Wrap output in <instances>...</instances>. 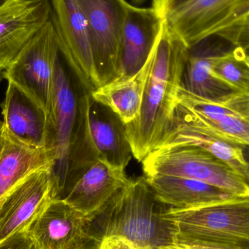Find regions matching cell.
<instances>
[{"instance_id": "cell-7", "label": "cell", "mask_w": 249, "mask_h": 249, "mask_svg": "<svg viewBox=\"0 0 249 249\" xmlns=\"http://www.w3.org/2000/svg\"><path fill=\"white\" fill-rule=\"evenodd\" d=\"M59 54L56 32L51 17L4 70V79L30 95L48 116Z\"/></svg>"}, {"instance_id": "cell-8", "label": "cell", "mask_w": 249, "mask_h": 249, "mask_svg": "<svg viewBox=\"0 0 249 249\" xmlns=\"http://www.w3.org/2000/svg\"><path fill=\"white\" fill-rule=\"evenodd\" d=\"M86 18L100 86L118 78L126 0H77Z\"/></svg>"}, {"instance_id": "cell-6", "label": "cell", "mask_w": 249, "mask_h": 249, "mask_svg": "<svg viewBox=\"0 0 249 249\" xmlns=\"http://www.w3.org/2000/svg\"><path fill=\"white\" fill-rule=\"evenodd\" d=\"M79 96L71 74L67 71L59 54L55 64L46 146L53 161L52 200L61 198L68 177L70 154L78 124Z\"/></svg>"}, {"instance_id": "cell-14", "label": "cell", "mask_w": 249, "mask_h": 249, "mask_svg": "<svg viewBox=\"0 0 249 249\" xmlns=\"http://www.w3.org/2000/svg\"><path fill=\"white\" fill-rule=\"evenodd\" d=\"M51 170L35 171L3 198L0 207V243L28 229L51 200Z\"/></svg>"}, {"instance_id": "cell-33", "label": "cell", "mask_w": 249, "mask_h": 249, "mask_svg": "<svg viewBox=\"0 0 249 249\" xmlns=\"http://www.w3.org/2000/svg\"><path fill=\"white\" fill-rule=\"evenodd\" d=\"M3 198H4V197H3ZM3 198L1 199V200H0V207H1V203H2Z\"/></svg>"}, {"instance_id": "cell-5", "label": "cell", "mask_w": 249, "mask_h": 249, "mask_svg": "<svg viewBox=\"0 0 249 249\" xmlns=\"http://www.w3.org/2000/svg\"><path fill=\"white\" fill-rule=\"evenodd\" d=\"M168 29L191 49L249 13V0H152Z\"/></svg>"}, {"instance_id": "cell-23", "label": "cell", "mask_w": 249, "mask_h": 249, "mask_svg": "<svg viewBox=\"0 0 249 249\" xmlns=\"http://www.w3.org/2000/svg\"><path fill=\"white\" fill-rule=\"evenodd\" d=\"M246 51L238 47L226 51L213 64L212 73L235 91L249 95V63Z\"/></svg>"}, {"instance_id": "cell-2", "label": "cell", "mask_w": 249, "mask_h": 249, "mask_svg": "<svg viewBox=\"0 0 249 249\" xmlns=\"http://www.w3.org/2000/svg\"><path fill=\"white\" fill-rule=\"evenodd\" d=\"M170 206L157 200L144 177L130 182L91 216L85 235L124 237L139 247L160 248L175 242V226L165 216Z\"/></svg>"}, {"instance_id": "cell-20", "label": "cell", "mask_w": 249, "mask_h": 249, "mask_svg": "<svg viewBox=\"0 0 249 249\" xmlns=\"http://www.w3.org/2000/svg\"><path fill=\"white\" fill-rule=\"evenodd\" d=\"M151 64V55L146 64L134 75L118 77L93 90L95 102L110 109L125 125L139 118L143 91Z\"/></svg>"}, {"instance_id": "cell-31", "label": "cell", "mask_w": 249, "mask_h": 249, "mask_svg": "<svg viewBox=\"0 0 249 249\" xmlns=\"http://www.w3.org/2000/svg\"><path fill=\"white\" fill-rule=\"evenodd\" d=\"M4 79V70H0V82Z\"/></svg>"}, {"instance_id": "cell-34", "label": "cell", "mask_w": 249, "mask_h": 249, "mask_svg": "<svg viewBox=\"0 0 249 249\" xmlns=\"http://www.w3.org/2000/svg\"><path fill=\"white\" fill-rule=\"evenodd\" d=\"M247 58H248V61L249 63V55H247Z\"/></svg>"}, {"instance_id": "cell-12", "label": "cell", "mask_w": 249, "mask_h": 249, "mask_svg": "<svg viewBox=\"0 0 249 249\" xmlns=\"http://www.w3.org/2000/svg\"><path fill=\"white\" fill-rule=\"evenodd\" d=\"M178 104L197 115L221 137L249 146V95L236 92L224 100L211 101L181 86Z\"/></svg>"}, {"instance_id": "cell-13", "label": "cell", "mask_w": 249, "mask_h": 249, "mask_svg": "<svg viewBox=\"0 0 249 249\" xmlns=\"http://www.w3.org/2000/svg\"><path fill=\"white\" fill-rule=\"evenodd\" d=\"M51 13L50 0H12L0 9V70L11 64Z\"/></svg>"}, {"instance_id": "cell-16", "label": "cell", "mask_w": 249, "mask_h": 249, "mask_svg": "<svg viewBox=\"0 0 249 249\" xmlns=\"http://www.w3.org/2000/svg\"><path fill=\"white\" fill-rule=\"evenodd\" d=\"M163 23L153 7L128 4L120 48L119 77L134 75L146 64Z\"/></svg>"}, {"instance_id": "cell-3", "label": "cell", "mask_w": 249, "mask_h": 249, "mask_svg": "<svg viewBox=\"0 0 249 249\" xmlns=\"http://www.w3.org/2000/svg\"><path fill=\"white\" fill-rule=\"evenodd\" d=\"M176 244L249 249V197H235L196 209L170 208Z\"/></svg>"}, {"instance_id": "cell-11", "label": "cell", "mask_w": 249, "mask_h": 249, "mask_svg": "<svg viewBox=\"0 0 249 249\" xmlns=\"http://www.w3.org/2000/svg\"><path fill=\"white\" fill-rule=\"evenodd\" d=\"M130 181L124 168L100 158L82 168L69 180L60 200L89 217Z\"/></svg>"}, {"instance_id": "cell-26", "label": "cell", "mask_w": 249, "mask_h": 249, "mask_svg": "<svg viewBox=\"0 0 249 249\" xmlns=\"http://www.w3.org/2000/svg\"><path fill=\"white\" fill-rule=\"evenodd\" d=\"M0 249H38L27 229L10 235L0 243Z\"/></svg>"}, {"instance_id": "cell-24", "label": "cell", "mask_w": 249, "mask_h": 249, "mask_svg": "<svg viewBox=\"0 0 249 249\" xmlns=\"http://www.w3.org/2000/svg\"><path fill=\"white\" fill-rule=\"evenodd\" d=\"M158 247H142L127 238L118 235L93 238L83 235L74 249H159Z\"/></svg>"}, {"instance_id": "cell-18", "label": "cell", "mask_w": 249, "mask_h": 249, "mask_svg": "<svg viewBox=\"0 0 249 249\" xmlns=\"http://www.w3.org/2000/svg\"><path fill=\"white\" fill-rule=\"evenodd\" d=\"M88 127L90 142L99 158L125 169L133 157L125 124L110 109L95 102L91 96L88 109Z\"/></svg>"}, {"instance_id": "cell-19", "label": "cell", "mask_w": 249, "mask_h": 249, "mask_svg": "<svg viewBox=\"0 0 249 249\" xmlns=\"http://www.w3.org/2000/svg\"><path fill=\"white\" fill-rule=\"evenodd\" d=\"M143 177L158 201L178 210L196 209L239 197L212 184L190 178Z\"/></svg>"}, {"instance_id": "cell-21", "label": "cell", "mask_w": 249, "mask_h": 249, "mask_svg": "<svg viewBox=\"0 0 249 249\" xmlns=\"http://www.w3.org/2000/svg\"><path fill=\"white\" fill-rule=\"evenodd\" d=\"M4 143L0 152V200L32 173L42 169L51 171L53 165L46 149L29 147L4 131Z\"/></svg>"}, {"instance_id": "cell-17", "label": "cell", "mask_w": 249, "mask_h": 249, "mask_svg": "<svg viewBox=\"0 0 249 249\" xmlns=\"http://www.w3.org/2000/svg\"><path fill=\"white\" fill-rule=\"evenodd\" d=\"M86 223L84 215L63 200L51 199L27 231L38 249H74Z\"/></svg>"}, {"instance_id": "cell-25", "label": "cell", "mask_w": 249, "mask_h": 249, "mask_svg": "<svg viewBox=\"0 0 249 249\" xmlns=\"http://www.w3.org/2000/svg\"><path fill=\"white\" fill-rule=\"evenodd\" d=\"M235 47L249 49V13L244 19L218 35Z\"/></svg>"}, {"instance_id": "cell-4", "label": "cell", "mask_w": 249, "mask_h": 249, "mask_svg": "<svg viewBox=\"0 0 249 249\" xmlns=\"http://www.w3.org/2000/svg\"><path fill=\"white\" fill-rule=\"evenodd\" d=\"M145 177L171 176L202 181L239 197H249V184L236 171L203 148L169 145L152 151L142 162Z\"/></svg>"}, {"instance_id": "cell-10", "label": "cell", "mask_w": 249, "mask_h": 249, "mask_svg": "<svg viewBox=\"0 0 249 249\" xmlns=\"http://www.w3.org/2000/svg\"><path fill=\"white\" fill-rule=\"evenodd\" d=\"M169 145L203 148L230 165L249 184V166L244 158V144L221 137L197 115L178 104L172 122L157 148Z\"/></svg>"}, {"instance_id": "cell-29", "label": "cell", "mask_w": 249, "mask_h": 249, "mask_svg": "<svg viewBox=\"0 0 249 249\" xmlns=\"http://www.w3.org/2000/svg\"><path fill=\"white\" fill-rule=\"evenodd\" d=\"M243 150H244V158H245L246 161H247L249 166V146L244 145L243 146Z\"/></svg>"}, {"instance_id": "cell-15", "label": "cell", "mask_w": 249, "mask_h": 249, "mask_svg": "<svg viewBox=\"0 0 249 249\" xmlns=\"http://www.w3.org/2000/svg\"><path fill=\"white\" fill-rule=\"evenodd\" d=\"M1 107L3 128L7 136L29 147L46 149L49 116L36 101L8 82Z\"/></svg>"}, {"instance_id": "cell-28", "label": "cell", "mask_w": 249, "mask_h": 249, "mask_svg": "<svg viewBox=\"0 0 249 249\" xmlns=\"http://www.w3.org/2000/svg\"><path fill=\"white\" fill-rule=\"evenodd\" d=\"M4 143V129H3L2 121H0V152L2 149Z\"/></svg>"}, {"instance_id": "cell-9", "label": "cell", "mask_w": 249, "mask_h": 249, "mask_svg": "<svg viewBox=\"0 0 249 249\" xmlns=\"http://www.w3.org/2000/svg\"><path fill=\"white\" fill-rule=\"evenodd\" d=\"M51 6L60 54L80 89L90 94L100 83L84 14L77 0H51Z\"/></svg>"}, {"instance_id": "cell-1", "label": "cell", "mask_w": 249, "mask_h": 249, "mask_svg": "<svg viewBox=\"0 0 249 249\" xmlns=\"http://www.w3.org/2000/svg\"><path fill=\"white\" fill-rule=\"evenodd\" d=\"M189 51L164 22L151 53L140 114L136 121L125 125L133 158L139 162L158 147L172 122Z\"/></svg>"}, {"instance_id": "cell-30", "label": "cell", "mask_w": 249, "mask_h": 249, "mask_svg": "<svg viewBox=\"0 0 249 249\" xmlns=\"http://www.w3.org/2000/svg\"><path fill=\"white\" fill-rule=\"evenodd\" d=\"M12 0H0V9L2 8L4 6H5L6 4H8Z\"/></svg>"}, {"instance_id": "cell-27", "label": "cell", "mask_w": 249, "mask_h": 249, "mask_svg": "<svg viewBox=\"0 0 249 249\" xmlns=\"http://www.w3.org/2000/svg\"><path fill=\"white\" fill-rule=\"evenodd\" d=\"M159 249H226L210 247V246L200 245V244H174L160 247Z\"/></svg>"}, {"instance_id": "cell-32", "label": "cell", "mask_w": 249, "mask_h": 249, "mask_svg": "<svg viewBox=\"0 0 249 249\" xmlns=\"http://www.w3.org/2000/svg\"><path fill=\"white\" fill-rule=\"evenodd\" d=\"M133 2L137 3V4H142V3L145 2L147 0H132Z\"/></svg>"}, {"instance_id": "cell-22", "label": "cell", "mask_w": 249, "mask_h": 249, "mask_svg": "<svg viewBox=\"0 0 249 249\" xmlns=\"http://www.w3.org/2000/svg\"><path fill=\"white\" fill-rule=\"evenodd\" d=\"M225 52L216 47L200 48L198 45L190 49L183 76V89L211 101L224 100L236 93L212 73L213 64Z\"/></svg>"}]
</instances>
